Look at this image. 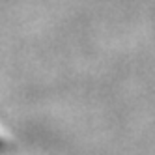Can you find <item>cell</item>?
Masks as SVG:
<instances>
[{
  "mask_svg": "<svg viewBox=\"0 0 155 155\" xmlns=\"http://www.w3.org/2000/svg\"><path fill=\"white\" fill-rule=\"evenodd\" d=\"M4 150H6V142L0 138V151H4Z\"/></svg>",
  "mask_w": 155,
  "mask_h": 155,
  "instance_id": "cell-1",
  "label": "cell"
}]
</instances>
